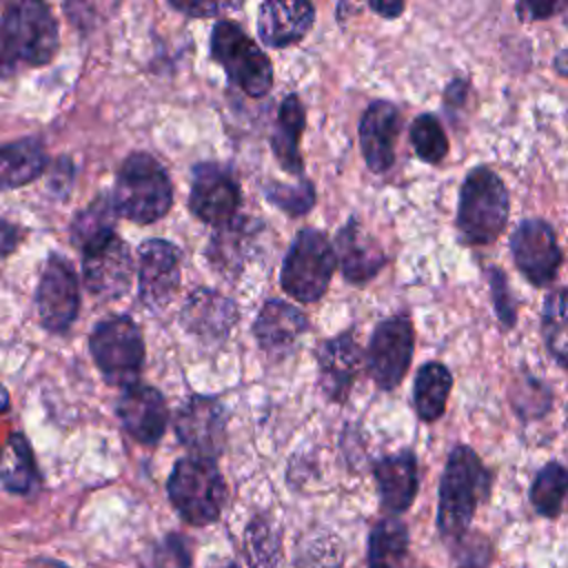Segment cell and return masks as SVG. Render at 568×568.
<instances>
[{"label": "cell", "instance_id": "cell-44", "mask_svg": "<svg viewBox=\"0 0 568 568\" xmlns=\"http://www.w3.org/2000/svg\"><path fill=\"white\" fill-rule=\"evenodd\" d=\"M229 568H237V566H229Z\"/></svg>", "mask_w": 568, "mask_h": 568}, {"label": "cell", "instance_id": "cell-36", "mask_svg": "<svg viewBox=\"0 0 568 568\" xmlns=\"http://www.w3.org/2000/svg\"><path fill=\"white\" fill-rule=\"evenodd\" d=\"M450 544H453V557L459 568H486L490 564L493 550H490V544L486 537L473 535V532L468 535V530H466Z\"/></svg>", "mask_w": 568, "mask_h": 568}, {"label": "cell", "instance_id": "cell-15", "mask_svg": "<svg viewBox=\"0 0 568 568\" xmlns=\"http://www.w3.org/2000/svg\"><path fill=\"white\" fill-rule=\"evenodd\" d=\"M402 131V113L388 100H375L359 120V144L366 166L386 173L395 162V142Z\"/></svg>", "mask_w": 568, "mask_h": 568}, {"label": "cell", "instance_id": "cell-17", "mask_svg": "<svg viewBox=\"0 0 568 568\" xmlns=\"http://www.w3.org/2000/svg\"><path fill=\"white\" fill-rule=\"evenodd\" d=\"M320 364V386L331 402H344L362 364L364 353L355 342L353 333H339L320 344L317 348Z\"/></svg>", "mask_w": 568, "mask_h": 568}, {"label": "cell", "instance_id": "cell-35", "mask_svg": "<svg viewBox=\"0 0 568 568\" xmlns=\"http://www.w3.org/2000/svg\"><path fill=\"white\" fill-rule=\"evenodd\" d=\"M142 568H189L191 555L182 537L169 535L160 544H155L144 559L140 561Z\"/></svg>", "mask_w": 568, "mask_h": 568}, {"label": "cell", "instance_id": "cell-2", "mask_svg": "<svg viewBox=\"0 0 568 568\" xmlns=\"http://www.w3.org/2000/svg\"><path fill=\"white\" fill-rule=\"evenodd\" d=\"M508 211L510 200L501 178L488 166L470 169L459 189L457 229L462 240L473 246L495 242L506 229Z\"/></svg>", "mask_w": 568, "mask_h": 568}, {"label": "cell", "instance_id": "cell-1", "mask_svg": "<svg viewBox=\"0 0 568 568\" xmlns=\"http://www.w3.org/2000/svg\"><path fill=\"white\" fill-rule=\"evenodd\" d=\"M490 490V475L470 446H455L448 455L437 501V528L453 541L468 530L477 506Z\"/></svg>", "mask_w": 568, "mask_h": 568}, {"label": "cell", "instance_id": "cell-24", "mask_svg": "<svg viewBox=\"0 0 568 568\" xmlns=\"http://www.w3.org/2000/svg\"><path fill=\"white\" fill-rule=\"evenodd\" d=\"M306 124V113L295 93L286 95L280 104L277 111V122L271 135V149L275 160L286 173L302 175L304 164H302V153H300V138Z\"/></svg>", "mask_w": 568, "mask_h": 568}, {"label": "cell", "instance_id": "cell-31", "mask_svg": "<svg viewBox=\"0 0 568 568\" xmlns=\"http://www.w3.org/2000/svg\"><path fill=\"white\" fill-rule=\"evenodd\" d=\"M244 550L251 568H275L280 557V532L268 519L255 517L246 528Z\"/></svg>", "mask_w": 568, "mask_h": 568}, {"label": "cell", "instance_id": "cell-39", "mask_svg": "<svg viewBox=\"0 0 568 568\" xmlns=\"http://www.w3.org/2000/svg\"><path fill=\"white\" fill-rule=\"evenodd\" d=\"M375 13L384 16V18H397L402 11H404V4L402 2H371L368 4Z\"/></svg>", "mask_w": 568, "mask_h": 568}, {"label": "cell", "instance_id": "cell-6", "mask_svg": "<svg viewBox=\"0 0 568 568\" xmlns=\"http://www.w3.org/2000/svg\"><path fill=\"white\" fill-rule=\"evenodd\" d=\"M211 53L229 80L251 98H262L273 87L268 55L231 20H220L211 33Z\"/></svg>", "mask_w": 568, "mask_h": 568}, {"label": "cell", "instance_id": "cell-25", "mask_svg": "<svg viewBox=\"0 0 568 568\" xmlns=\"http://www.w3.org/2000/svg\"><path fill=\"white\" fill-rule=\"evenodd\" d=\"M453 388V375L442 362H426L413 382V404L422 422H435L444 415Z\"/></svg>", "mask_w": 568, "mask_h": 568}, {"label": "cell", "instance_id": "cell-30", "mask_svg": "<svg viewBox=\"0 0 568 568\" xmlns=\"http://www.w3.org/2000/svg\"><path fill=\"white\" fill-rule=\"evenodd\" d=\"M541 335L550 355L568 368V286L557 288L546 297Z\"/></svg>", "mask_w": 568, "mask_h": 568}, {"label": "cell", "instance_id": "cell-28", "mask_svg": "<svg viewBox=\"0 0 568 568\" xmlns=\"http://www.w3.org/2000/svg\"><path fill=\"white\" fill-rule=\"evenodd\" d=\"M530 501L548 519L568 513V470L559 462H548L537 473L530 486Z\"/></svg>", "mask_w": 568, "mask_h": 568}, {"label": "cell", "instance_id": "cell-5", "mask_svg": "<svg viewBox=\"0 0 568 568\" xmlns=\"http://www.w3.org/2000/svg\"><path fill=\"white\" fill-rule=\"evenodd\" d=\"M335 264L337 260L328 237L317 229H302L282 262V288L297 302H317L331 284Z\"/></svg>", "mask_w": 568, "mask_h": 568}, {"label": "cell", "instance_id": "cell-23", "mask_svg": "<svg viewBox=\"0 0 568 568\" xmlns=\"http://www.w3.org/2000/svg\"><path fill=\"white\" fill-rule=\"evenodd\" d=\"M379 499L386 510L404 513L417 495V459L410 450H399L375 462L373 468Z\"/></svg>", "mask_w": 568, "mask_h": 568}, {"label": "cell", "instance_id": "cell-32", "mask_svg": "<svg viewBox=\"0 0 568 568\" xmlns=\"http://www.w3.org/2000/svg\"><path fill=\"white\" fill-rule=\"evenodd\" d=\"M410 142L415 153L428 164L442 162L448 153V138L444 133V126L433 113H422L413 120Z\"/></svg>", "mask_w": 568, "mask_h": 568}, {"label": "cell", "instance_id": "cell-43", "mask_svg": "<svg viewBox=\"0 0 568 568\" xmlns=\"http://www.w3.org/2000/svg\"><path fill=\"white\" fill-rule=\"evenodd\" d=\"M9 408V393L4 390V386H0V413H4Z\"/></svg>", "mask_w": 568, "mask_h": 568}, {"label": "cell", "instance_id": "cell-3", "mask_svg": "<svg viewBox=\"0 0 568 568\" xmlns=\"http://www.w3.org/2000/svg\"><path fill=\"white\" fill-rule=\"evenodd\" d=\"M173 202V191L164 169L146 153H133L118 171L113 206L138 224L160 220Z\"/></svg>", "mask_w": 568, "mask_h": 568}, {"label": "cell", "instance_id": "cell-7", "mask_svg": "<svg viewBox=\"0 0 568 568\" xmlns=\"http://www.w3.org/2000/svg\"><path fill=\"white\" fill-rule=\"evenodd\" d=\"M89 348L111 386H135L144 362V342L129 317L100 322L89 337Z\"/></svg>", "mask_w": 568, "mask_h": 568}, {"label": "cell", "instance_id": "cell-16", "mask_svg": "<svg viewBox=\"0 0 568 568\" xmlns=\"http://www.w3.org/2000/svg\"><path fill=\"white\" fill-rule=\"evenodd\" d=\"M306 331L308 317L304 311L284 300H266L253 324L260 348L277 359L286 357Z\"/></svg>", "mask_w": 568, "mask_h": 568}, {"label": "cell", "instance_id": "cell-21", "mask_svg": "<svg viewBox=\"0 0 568 568\" xmlns=\"http://www.w3.org/2000/svg\"><path fill=\"white\" fill-rule=\"evenodd\" d=\"M118 413L126 433L146 446H153L164 435L169 417L166 402L160 390L151 386L135 384L126 388L118 404Z\"/></svg>", "mask_w": 568, "mask_h": 568}, {"label": "cell", "instance_id": "cell-29", "mask_svg": "<svg viewBox=\"0 0 568 568\" xmlns=\"http://www.w3.org/2000/svg\"><path fill=\"white\" fill-rule=\"evenodd\" d=\"M0 479L13 493H29L38 481L31 446L20 433L11 435L0 450Z\"/></svg>", "mask_w": 568, "mask_h": 568}, {"label": "cell", "instance_id": "cell-22", "mask_svg": "<svg viewBox=\"0 0 568 568\" xmlns=\"http://www.w3.org/2000/svg\"><path fill=\"white\" fill-rule=\"evenodd\" d=\"M237 320L235 304L220 295L217 291L200 288L195 291L184 308H182V324L189 333L200 339H224Z\"/></svg>", "mask_w": 568, "mask_h": 568}, {"label": "cell", "instance_id": "cell-8", "mask_svg": "<svg viewBox=\"0 0 568 568\" xmlns=\"http://www.w3.org/2000/svg\"><path fill=\"white\" fill-rule=\"evenodd\" d=\"M2 49L27 64H44L58 49V24L40 2L11 4L2 20Z\"/></svg>", "mask_w": 568, "mask_h": 568}, {"label": "cell", "instance_id": "cell-42", "mask_svg": "<svg viewBox=\"0 0 568 568\" xmlns=\"http://www.w3.org/2000/svg\"><path fill=\"white\" fill-rule=\"evenodd\" d=\"M555 69L559 75L568 78V49H564L557 58H555Z\"/></svg>", "mask_w": 568, "mask_h": 568}, {"label": "cell", "instance_id": "cell-37", "mask_svg": "<svg viewBox=\"0 0 568 568\" xmlns=\"http://www.w3.org/2000/svg\"><path fill=\"white\" fill-rule=\"evenodd\" d=\"M488 284H490V297H493V304H495V311H497L501 324L513 326L517 320V313H515V304L508 293L506 275L493 266V268H488Z\"/></svg>", "mask_w": 568, "mask_h": 568}, {"label": "cell", "instance_id": "cell-20", "mask_svg": "<svg viewBox=\"0 0 568 568\" xmlns=\"http://www.w3.org/2000/svg\"><path fill=\"white\" fill-rule=\"evenodd\" d=\"M315 22V7L304 0L262 2L257 13V36L266 47L284 49L300 42Z\"/></svg>", "mask_w": 568, "mask_h": 568}, {"label": "cell", "instance_id": "cell-41", "mask_svg": "<svg viewBox=\"0 0 568 568\" xmlns=\"http://www.w3.org/2000/svg\"><path fill=\"white\" fill-rule=\"evenodd\" d=\"M27 568H69V566H64V564H62V561H58V559L38 557V559H33Z\"/></svg>", "mask_w": 568, "mask_h": 568}, {"label": "cell", "instance_id": "cell-13", "mask_svg": "<svg viewBox=\"0 0 568 568\" xmlns=\"http://www.w3.org/2000/svg\"><path fill=\"white\" fill-rule=\"evenodd\" d=\"M131 273V253L115 233L84 248V282L91 293L100 297H118L129 288Z\"/></svg>", "mask_w": 568, "mask_h": 568}, {"label": "cell", "instance_id": "cell-33", "mask_svg": "<svg viewBox=\"0 0 568 568\" xmlns=\"http://www.w3.org/2000/svg\"><path fill=\"white\" fill-rule=\"evenodd\" d=\"M115 213L118 211L113 206V200H106V197L95 200L87 211H82L78 215V220L73 224V240L87 248L89 244L111 235Z\"/></svg>", "mask_w": 568, "mask_h": 568}, {"label": "cell", "instance_id": "cell-40", "mask_svg": "<svg viewBox=\"0 0 568 568\" xmlns=\"http://www.w3.org/2000/svg\"><path fill=\"white\" fill-rule=\"evenodd\" d=\"M178 9L186 11V13H197V16H206V13H215L222 7L220 4H175Z\"/></svg>", "mask_w": 568, "mask_h": 568}, {"label": "cell", "instance_id": "cell-18", "mask_svg": "<svg viewBox=\"0 0 568 568\" xmlns=\"http://www.w3.org/2000/svg\"><path fill=\"white\" fill-rule=\"evenodd\" d=\"M180 284V255L171 242L149 240L140 246V297L164 306Z\"/></svg>", "mask_w": 568, "mask_h": 568}, {"label": "cell", "instance_id": "cell-27", "mask_svg": "<svg viewBox=\"0 0 568 568\" xmlns=\"http://www.w3.org/2000/svg\"><path fill=\"white\" fill-rule=\"evenodd\" d=\"M408 555V530L395 519H379L368 535V568H402Z\"/></svg>", "mask_w": 568, "mask_h": 568}, {"label": "cell", "instance_id": "cell-19", "mask_svg": "<svg viewBox=\"0 0 568 568\" xmlns=\"http://www.w3.org/2000/svg\"><path fill=\"white\" fill-rule=\"evenodd\" d=\"M333 251H335V260L339 262L342 275L357 286L371 282L386 264V255L382 246L375 242L371 233H366L359 226L355 217L348 220L337 231Z\"/></svg>", "mask_w": 568, "mask_h": 568}, {"label": "cell", "instance_id": "cell-34", "mask_svg": "<svg viewBox=\"0 0 568 568\" xmlns=\"http://www.w3.org/2000/svg\"><path fill=\"white\" fill-rule=\"evenodd\" d=\"M266 197L286 215H304L315 204L313 184L306 180H302L297 186L275 182L266 186Z\"/></svg>", "mask_w": 568, "mask_h": 568}, {"label": "cell", "instance_id": "cell-10", "mask_svg": "<svg viewBox=\"0 0 568 568\" xmlns=\"http://www.w3.org/2000/svg\"><path fill=\"white\" fill-rule=\"evenodd\" d=\"M510 251L519 273L532 286H548L555 282L564 255L557 235L546 220H521L510 235Z\"/></svg>", "mask_w": 568, "mask_h": 568}, {"label": "cell", "instance_id": "cell-26", "mask_svg": "<svg viewBox=\"0 0 568 568\" xmlns=\"http://www.w3.org/2000/svg\"><path fill=\"white\" fill-rule=\"evenodd\" d=\"M47 166V153L36 140L0 146V191L22 186L38 178Z\"/></svg>", "mask_w": 568, "mask_h": 568}, {"label": "cell", "instance_id": "cell-38", "mask_svg": "<svg viewBox=\"0 0 568 568\" xmlns=\"http://www.w3.org/2000/svg\"><path fill=\"white\" fill-rule=\"evenodd\" d=\"M18 242V229L0 220V253H9Z\"/></svg>", "mask_w": 568, "mask_h": 568}, {"label": "cell", "instance_id": "cell-12", "mask_svg": "<svg viewBox=\"0 0 568 568\" xmlns=\"http://www.w3.org/2000/svg\"><path fill=\"white\" fill-rule=\"evenodd\" d=\"M80 304V291L73 268L64 257H49L40 286L36 293V306L42 324L49 331H64L75 320Z\"/></svg>", "mask_w": 568, "mask_h": 568}, {"label": "cell", "instance_id": "cell-11", "mask_svg": "<svg viewBox=\"0 0 568 568\" xmlns=\"http://www.w3.org/2000/svg\"><path fill=\"white\" fill-rule=\"evenodd\" d=\"M175 433L180 442L195 453V457L213 459L224 448L226 413L215 397H189L175 417Z\"/></svg>", "mask_w": 568, "mask_h": 568}, {"label": "cell", "instance_id": "cell-9", "mask_svg": "<svg viewBox=\"0 0 568 568\" xmlns=\"http://www.w3.org/2000/svg\"><path fill=\"white\" fill-rule=\"evenodd\" d=\"M415 351V331L408 317L393 315L379 322L366 351V368L382 390H393L404 379Z\"/></svg>", "mask_w": 568, "mask_h": 568}, {"label": "cell", "instance_id": "cell-14", "mask_svg": "<svg viewBox=\"0 0 568 568\" xmlns=\"http://www.w3.org/2000/svg\"><path fill=\"white\" fill-rule=\"evenodd\" d=\"M189 206L200 220L224 226L235 220L240 206V186L222 166L200 164L195 169Z\"/></svg>", "mask_w": 568, "mask_h": 568}, {"label": "cell", "instance_id": "cell-4", "mask_svg": "<svg viewBox=\"0 0 568 568\" xmlns=\"http://www.w3.org/2000/svg\"><path fill=\"white\" fill-rule=\"evenodd\" d=\"M166 490L175 510L193 526L215 521L226 499V486L213 459L195 455L175 464Z\"/></svg>", "mask_w": 568, "mask_h": 568}]
</instances>
